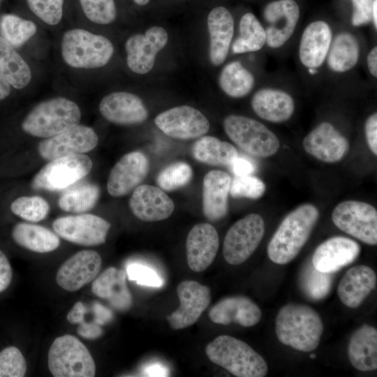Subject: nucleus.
Masks as SVG:
<instances>
[{
	"instance_id": "0eeeda50",
	"label": "nucleus",
	"mask_w": 377,
	"mask_h": 377,
	"mask_svg": "<svg viewBox=\"0 0 377 377\" xmlns=\"http://www.w3.org/2000/svg\"><path fill=\"white\" fill-rule=\"evenodd\" d=\"M223 128L230 139L251 155L266 158L275 154L279 149L276 135L253 119L231 114L224 119Z\"/></svg>"
},
{
	"instance_id": "423d86ee",
	"label": "nucleus",
	"mask_w": 377,
	"mask_h": 377,
	"mask_svg": "<svg viewBox=\"0 0 377 377\" xmlns=\"http://www.w3.org/2000/svg\"><path fill=\"white\" fill-rule=\"evenodd\" d=\"M48 368L54 377H93L94 360L87 347L76 337L66 334L52 343L47 358Z\"/></svg>"
},
{
	"instance_id": "13d9d810",
	"label": "nucleus",
	"mask_w": 377,
	"mask_h": 377,
	"mask_svg": "<svg viewBox=\"0 0 377 377\" xmlns=\"http://www.w3.org/2000/svg\"><path fill=\"white\" fill-rule=\"evenodd\" d=\"M367 66L370 73L377 77V47H373L367 55Z\"/></svg>"
},
{
	"instance_id": "f3484780",
	"label": "nucleus",
	"mask_w": 377,
	"mask_h": 377,
	"mask_svg": "<svg viewBox=\"0 0 377 377\" xmlns=\"http://www.w3.org/2000/svg\"><path fill=\"white\" fill-rule=\"evenodd\" d=\"M101 265V257L96 251H80L61 265L57 273L56 281L67 291H77L96 277Z\"/></svg>"
},
{
	"instance_id": "603ef678",
	"label": "nucleus",
	"mask_w": 377,
	"mask_h": 377,
	"mask_svg": "<svg viewBox=\"0 0 377 377\" xmlns=\"http://www.w3.org/2000/svg\"><path fill=\"white\" fill-rule=\"evenodd\" d=\"M12 276L13 272L9 260L4 253L0 250V293L9 286Z\"/></svg>"
},
{
	"instance_id": "72a5a7b5",
	"label": "nucleus",
	"mask_w": 377,
	"mask_h": 377,
	"mask_svg": "<svg viewBox=\"0 0 377 377\" xmlns=\"http://www.w3.org/2000/svg\"><path fill=\"white\" fill-rule=\"evenodd\" d=\"M193 155L198 161L207 165L229 167L238 156V152L228 142L213 136H203L195 142Z\"/></svg>"
},
{
	"instance_id": "9b49d317",
	"label": "nucleus",
	"mask_w": 377,
	"mask_h": 377,
	"mask_svg": "<svg viewBox=\"0 0 377 377\" xmlns=\"http://www.w3.org/2000/svg\"><path fill=\"white\" fill-rule=\"evenodd\" d=\"M52 227L61 238L72 243L91 246L104 244L110 224L103 218L83 214L59 217Z\"/></svg>"
},
{
	"instance_id": "c85d7f7f",
	"label": "nucleus",
	"mask_w": 377,
	"mask_h": 377,
	"mask_svg": "<svg viewBox=\"0 0 377 377\" xmlns=\"http://www.w3.org/2000/svg\"><path fill=\"white\" fill-rule=\"evenodd\" d=\"M251 106L258 117L273 123L288 120L295 110V102L288 93L272 88L256 91L252 98Z\"/></svg>"
},
{
	"instance_id": "5701e85b",
	"label": "nucleus",
	"mask_w": 377,
	"mask_h": 377,
	"mask_svg": "<svg viewBox=\"0 0 377 377\" xmlns=\"http://www.w3.org/2000/svg\"><path fill=\"white\" fill-rule=\"evenodd\" d=\"M129 207L138 219L149 222L168 219L175 209L172 199L161 188L147 184L134 189Z\"/></svg>"
},
{
	"instance_id": "79ce46f5",
	"label": "nucleus",
	"mask_w": 377,
	"mask_h": 377,
	"mask_svg": "<svg viewBox=\"0 0 377 377\" xmlns=\"http://www.w3.org/2000/svg\"><path fill=\"white\" fill-rule=\"evenodd\" d=\"M193 171L184 162H176L163 170L158 175L156 182L160 188L171 191L187 184L191 179Z\"/></svg>"
},
{
	"instance_id": "0e129e2a",
	"label": "nucleus",
	"mask_w": 377,
	"mask_h": 377,
	"mask_svg": "<svg viewBox=\"0 0 377 377\" xmlns=\"http://www.w3.org/2000/svg\"><path fill=\"white\" fill-rule=\"evenodd\" d=\"M310 357H311V359H315V358H316V355H315V354H311V355H310Z\"/></svg>"
},
{
	"instance_id": "e2e57ef3",
	"label": "nucleus",
	"mask_w": 377,
	"mask_h": 377,
	"mask_svg": "<svg viewBox=\"0 0 377 377\" xmlns=\"http://www.w3.org/2000/svg\"><path fill=\"white\" fill-rule=\"evenodd\" d=\"M309 73L313 75L317 73V70L316 68H309Z\"/></svg>"
},
{
	"instance_id": "5fc2aeb1",
	"label": "nucleus",
	"mask_w": 377,
	"mask_h": 377,
	"mask_svg": "<svg viewBox=\"0 0 377 377\" xmlns=\"http://www.w3.org/2000/svg\"><path fill=\"white\" fill-rule=\"evenodd\" d=\"M87 309L81 302H76L67 314V320L71 324H80L84 320Z\"/></svg>"
},
{
	"instance_id": "aec40b11",
	"label": "nucleus",
	"mask_w": 377,
	"mask_h": 377,
	"mask_svg": "<svg viewBox=\"0 0 377 377\" xmlns=\"http://www.w3.org/2000/svg\"><path fill=\"white\" fill-rule=\"evenodd\" d=\"M360 252V246L355 241L346 237H333L316 248L311 263L319 271L333 274L351 264Z\"/></svg>"
},
{
	"instance_id": "ea45409f",
	"label": "nucleus",
	"mask_w": 377,
	"mask_h": 377,
	"mask_svg": "<svg viewBox=\"0 0 377 377\" xmlns=\"http://www.w3.org/2000/svg\"><path fill=\"white\" fill-rule=\"evenodd\" d=\"M332 281V273L319 271L312 263L303 268L300 279L303 293L313 301L321 300L330 293Z\"/></svg>"
},
{
	"instance_id": "f257e3e1",
	"label": "nucleus",
	"mask_w": 377,
	"mask_h": 377,
	"mask_svg": "<svg viewBox=\"0 0 377 377\" xmlns=\"http://www.w3.org/2000/svg\"><path fill=\"white\" fill-rule=\"evenodd\" d=\"M318 219V209L309 203L301 205L290 212L268 244L269 258L279 265L292 261L308 241Z\"/></svg>"
},
{
	"instance_id": "7ed1b4c3",
	"label": "nucleus",
	"mask_w": 377,
	"mask_h": 377,
	"mask_svg": "<svg viewBox=\"0 0 377 377\" xmlns=\"http://www.w3.org/2000/svg\"><path fill=\"white\" fill-rule=\"evenodd\" d=\"M207 357L237 377H264L267 365L263 357L244 341L220 335L205 347Z\"/></svg>"
},
{
	"instance_id": "bf43d9fd",
	"label": "nucleus",
	"mask_w": 377,
	"mask_h": 377,
	"mask_svg": "<svg viewBox=\"0 0 377 377\" xmlns=\"http://www.w3.org/2000/svg\"><path fill=\"white\" fill-rule=\"evenodd\" d=\"M11 86L0 72V101L6 98L10 94Z\"/></svg>"
},
{
	"instance_id": "052dcab7",
	"label": "nucleus",
	"mask_w": 377,
	"mask_h": 377,
	"mask_svg": "<svg viewBox=\"0 0 377 377\" xmlns=\"http://www.w3.org/2000/svg\"><path fill=\"white\" fill-rule=\"evenodd\" d=\"M377 0L374 1L373 11H372V20L375 26L377 28Z\"/></svg>"
},
{
	"instance_id": "9d476101",
	"label": "nucleus",
	"mask_w": 377,
	"mask_h": 377,
	"mask_svg": "<svg viewBox=\"0 0 377 377\" xmlns=\"http://www.w3.org/2000/svg\"><path fill=\"white\" fill-rule=\"evenodd\" d=\"M334 224L341 230L369 244H377V211L371 205L357 200L338 204L332 213Z\"/></svg>"
},
{
	"instance_id": "8fccbe9b",
	"label": "nucleus",
	"mask_w": 377,
	"mask_h": 377,
	"mask_svg": "<svg viewBox=\"0 0 377 377\" xmlns=\"http://www.w3.org/2000/svg\"><path fill=\"white\" fill-rule=\"evenodd\" d=\"M235 176L251 175L256 170V164L250 158L239 155L232 161L229 166Z\"/></svg>"
},
{
	"instance_id": "7c9ffc66",
	"label": "nucleus",
	"mask_w": 377,
	"mask_h": 377,
	"mask_svg": "<svg viewBox=\"0 0 377 377\" xmlns=\"http://www.w3.org/2000/svg\"><path fill=\"white\" fill-rule=\"evenodd\" d=\"M348 356L357 370L369 371L377 368V330L364 325L351 336L348 346Z\"/></svg>"
},
{
	"instance_id": "de8ad7c7",
	"label": "nucleus",
	"mask_w": 377,
	"mask_h": 377,
	"mask_svg": "<svg viewBox=\"0 0 377 377\" xmlns=\"http://www.w3.org/2000/svg\"><path fill=\"white\" fill-rule=\"evenodd\" d=\"M126 274L129 280L142 286L160 287L163 285L162 279L154 269L140 263L129 264Z\"/></svg>"
},
{
	"instance_id": "ddd939ff",
	"label": "nucleus",
	"mask_w": 377,
	"mask_h": 377,
	"mask_svg": "<svg viewBox=\"0 0 377 377\" xmlns=\"http://www.w3.org/2000/svg\"><path fill=\"white\" fill-rule=\"evenodd\" d=\"M154 122L168 136L181 140L201 137L209 128L207 117L198 110L188 105L165 110L155 118Z\"/></svg>"
},
{
	"instance_id": "4d7b16f0",
	"label": "nucleus",
	"mask_w": 377,
	"mask_h": 377,
	"mask_svg": "<svg viewBox=\"0 0 377 377\" xmlns=\"http://www.w3.org/2000/svg\"><path fill=\"white\" fill-rule=\"evenodd\" d=\"M145 376H168L167 369L160 364L148 365L144 369Z\"/></svg>"
},
{
	"instance_id": "09e8293b",
	"label": "nucleus",
	"mask_w": 377,
	"mask_h": 377,
	"mask_svg": "<svg viewBox=\"0 0 377 377\" xmlns=\"http://www.w3.org/2000/svg\"><path fill=\"white\" fill-rule=\"evenodd\" d=\"M374 0H352L353 13L351 22L358 27L367 24L372 20V11Z\"/></svg>"
},
{
	"instance_id": "680f3d73",
	"label": "nucleus",
	"mask_w": 377,
	"mask_h": 377,
	"mask_svg": "<svg viewBox=\"0 0 377 377\" xmlns=\"http://www.w3.org/2000/svg\"><path fill=\"white\" fill-rule=\"evenodd\" d=\"M133 1L139 6H145L147 4L150 0H133Z\"/></svg>"
},
{
	"instance_id": "e433bc0d",
	"label": "nucleus",
	"mask_w": 377,
	"mask_h": 377,
	"mask_svg": "<svg viewBox=\"0 0 377 377\" xmlns=\"http://www.w3.org/2000/svg\"><path fill=\"white\" fill-rule=\"evenodd\" d=\"M219 85L228 96L241 98L247 95L254 84L252 73L237 61L226 64L219 76Z\"/></svg>"
},
{
	"instance_id": "412c9836",
	"label": "nucleus",
	"mask_w": 377,
	"mask_h": 377,
	"mask_svg": "<svg viewBox=\"0 0 377 377\" xmlns=\"http://www.w3.org/2000/svg\"><path fill=\"white\" fill-rule=\"evenodd\" d=\"M219 246L216 230L209 223L194 226L186 242V259L189 268L195 272L205 270L214 261Z\"/></svg>"
},
{
	"instance_id": "f704fd0d",
	"label": "nucleus",
	"mask_w": 377,
	"mask_h": 377,
	"mask_svg": "<svg viewBox=\"0 0 377 377\" xmlns=\"http://www.w3.org/2000/svg\"><path fill=\"white\" fill-rule=\"evenodd\" d=\"M359 54L357 38L348 32L340 33L330 45L326 57L327 65L334 72L348 71L356 65Z\"/></svg>"
},
{
	"instance_id": "6e6d98bb",
	"label": "nucleus",
	"mask_w": 377,
	"mask_h": 377,
	"mask_svg": "<svg viewBox=\"0 0 377 377\" xmlns=\"http://www.w3.org/2000/svg\"><path fill=\"white\" fill-rule=\"evenodd\" d=\"M93 311L95 315L94 322L99 325H104L109 322L112 317V312L98 303H95L94 304Z\"/></svg>"
},
{
	"instance_id": "c03bdc74",
	"label": "nucleus",
	"mask_w": 377,
	"mask_h": 377,
	"mask_svg": "<svg viewBox=\"0 0 377 377\" xmlns=\"http://www.w3.org/2000/svg\"><path fill=\"white\" fill-rule=\"evenodd\" d=\"M266 186L259 178L251 175L235 176L231 181L230 194L233 198L258 199L265 193Z\"/></svg>"
},
{
	"instance_id": "dca6fc26",
	"label": "nucleus",
	"mask_w": 377,
	"mask_h": 377,
	"mask_svg": "<svg viewBox=\"0 0 377 377\" xmlns=\"http://www.w3.org/2000/svg\"><path fill=\"white\" fill-rule=\"evenodd\" d=\"M300 15L299 6L294 0H276L269 3L263 10L267 24L265 29L267 45L278 48L285 44L293 34Z\"/></svg>"
},
{
	"instance_id": "864d4df0",
	"label": "nucleus",
	"mask_w": 377,
	"mask_h": 377,
	"mask_svg": "<svg viewBox=\"0 0 377 377\" xmlns=\"http://www.w3.org/2000/svg\"><path fill=\"white\" fill-rule=\"evenodd\" d=\"M77 331L81 337L87 339H96L103 333L101 325L95 322L85 323L84 320L80 323Z\"/></svg>"
},
{
	"instance_id": "473e14b6",
	"label": "nucleus",
	"mask_w": 377,
	"mask_h": 377,
	"mask_svg": "<svg viewBox=\"0 0 377 377\" xmlns=\"http://www.w3.org/2000/svg\"><path fill=\"white\" fill-rule=\"evenodd\" d=\"M0 72L11 87L25 88L31 82L32 73L26 61L4 38L0 36Z\"/></svg>"
},
{
	"instance_id": "f8f14e48",
	"label": "nucleus",
	"mask_w": 377,
	"mask_h": 377,
	"mask_svg": "<svg viewBox=\"0 0 377 377\" xmlns=\"http://www.w3.org/2000/svg\"><path fill=\"white\" fill-rule=\"evenodd\" d=\"M98 142V137L92 128L77 124L40 142L38 152L43 159L51 161L89 152L97 146Z\"/></svg>"
},
{
	"instance_id": "6ab92c4d",
	"label": "nucleus",
	"mask_w": 377,
	"mask_h": 377,
	"mask_svg": "<svg viewBox=\"0 0 377 377\" xmlns=\"http://www.w3.org/2000/svg\"><path fill=\"white\" fill-rule=\"evenodd\" d=\"M304 150L325 163L340 161L348 153L349 143L334 126L323 122L313 129L303 140Z\"/></svg>"
},
{
	"instance_id": "4c0bfd02",
	"label": "nucleus",
	"mask_w": 377,
	"mask_h": 377,
	"mask_svg": "<svg viewBox=\"0 0 377 377\" xmlns=\"http://www.w3.org/2000/svg\"><path fill=\"white\" fill-rule=\"evenodd\" d=\"M239 29V36L232 46L234 53L258 51L266 43L265 29L253 14L247 13L243 15Z\"/></svg>"
},
{
	"instance_id": "49530a36",
	"label": "nucleus",
	"mask_w": 377,
	"mask_h": 377,
	"mask_svg": "<svg viewBox=\"0 0 377 377\" xmlns=\"http://www.w3.org/2000/svg\"><path fill=\"white\" fill-rule=\"evenodd\" d=\"M33 13L45 24L56 25L63 17L64 0H27Z\"/></svg>"
},
{
	"instance_id": "3c124183",
	"label": "nucleus",
	"mask_w": 377,
	"mask_h": 377,
	"mask_svg": "<svg viewBox=\"0 0 377 377\" xmlns=\"http://www.w3.org/2000/svg\"><path fill=\"white\" fill-rule=\"evenodd\" d=\"M366 140L370 149L375 155L377 154V114L370 115L365 122Z\"/></svg>"
},
{
	"instance_id": "c9c22d12",
	"label": "nucleus",
	"mask_w": 377,
	"mask_h": 377,
	"mask_svg": "<svg viewBox=\"0 0 377 377\" xmlns=\"http://www.w3.org/2000/svg\"><path fill=\"white\" fill-rule=\"evenodd\" d=\"M99 195V187L94 184L82 182L73 184L59 196L58 205L65 212L84 213L94 208Z\"/></svg>"
},
{
	"instance_id": "cd10ccee",
	"label": "nucleus",
	"mask_w": 377,
	"mask_h": 377,
	"mask_svg": "<svg viewBox=\"0 0 377 377\" xmlns=\"http://www.w3.org/2000/svg\"><path fill=\"white\" fill-rule=\"evenodd\" d=\"M209 33V58L214 66L226 59L234 33V20L230 11L223 6L214 8L207 17Z\"/></svg>"
},
{
	"instance_id": "2f4dec72",
	"label": "nucleus",
	"mask_w": 377,
	"mask_h": 377,
	"mask_svg": "<svg viewBox=\"0 0 377 377\" xmlns=\"http://www.w3.org/2000/svg\"><path fill=\"white\" fill-rule=\"evenodd\" d=\"M13 241L20 246L37 253H48L57 249L60 240L47 228L35 224L18 223L12 229Z\"/></svg>"
},
{
	"instance_id": "37998d69",
	"label": "nucleus",
	"mask_w": 377,
	"mask_h": 377,
	"mask_svg": "<svg viewBox=\"0 0 377 377\" xmlns=\"http://www.w3.org/2000/svg\"><path fill=\"white\" fill-rule=\"evenodd\" d=\"M84 15L92 22L108 24L117 17L114 0H79Z\"/></svg>"
},
{
	"instance_id": "6e6552de",
	"label": "nucleus",
	"mask_w": 377,
	"mask_h": 377,
	"mask_svg": "<svg viewBox=\"0 0 377 377\" xmlns=\"http://www.w3.org/2000/svg\"><path fill=\"white\" fill-rule=\"evenodd\" d=\"M92 166L91 159L83 154L59 157L43 167L34 177L31 186L36 190H64L87 176Z\"/></svg>"
},
{
	"instance_id": "39448f33",
	"label": "nucleus",
	"mask_w": 377,
	"mask_h": 377,
	"mask_svg": "<svg viewBox=\"0 0 377 377\" xmlns=\"http://www.w3.org/2000/svg\"><path fill=\"white\" fill-rule=\"evenodd\" d=\"M114 53L106 37L80 28L66 31L61 38V54L65 64L74 68L93 69L105 66Z\"/></svg>"
},
{
	"instance_id": "58836bf2",
	"label": "nucleus",
	"mask_w": 377,
	"mask_h": 377,
	"mask_svg": "<svg viewBox=\"0 0 377 377\" xmlns=\"http://www.w3.org/2000/svg\"><path fill=\"white\" fill-rule=\"evenodd\" d=\"M37 31V27L31 20L13 14H6L0 18L1 36L14 47L27 43Z\"/></svg>"
},
{
	"instance_id": "20e7f679",
	"label": "nucleus",
	"mask_w": 377,
	"mask_h": 377,
	"mask_svg": "<svg viewBox=\"0 0 377 377\" xmlns=\"http://www.w3.org/2000/svg\"><path fill=\"white\" fill-rule=\"evenodd\" d=\"M81 110L76 103L55 97L36 105L24 117L21 128L30 135L47 138L80 124Z\"/></svg>"
},
{
	"instance_id": "1a4fd4ad",
	"label": "nucleus",
	"mask_w": 377,
	"mask_h": 377,
	"mask_svg": "<svg viewBox=\"0 0 377 377\" xmlns=\"http://www.w3.org/2000/svg\"><path fill=\"white\" fill-rule=\"evenodd\" d=\"M265 233V223L258 214H250L235 222L223 241L226 261L233 265L245 262L256 251Z\"/></svg>"
},
{
	"instance_id": "a19ab883",
	"label": "nucleus",
	"mask_w": 377,
	"mask_h": 377,
	"mask_svg": "<svg viewBox=\"0 0 377 377\" xmlns=\"http://www.w3.org/2000/svg\"><path fill=\"white\" fill-rule=\"evenodd\" d=\"M10 209L13 214L24 220L38 222L46 218L50 206L40 196H20L11 202Z\"/></svg>"
},
{
	"instance_id": "4468645a",
	"label": "nucleus",
	"mask_w": 377,
	"mask_h": 377,
	"mask_svg": "<svg viewBox=\"0 0 377 377\" xmlns=\"http://www.w3.org/2000/svg\"><path fill=\"white\" fill-rule=\"evenodd\" d=\"M177 293L179 306L166 319L173 330H181L193 325L200 318L210 303L211 293L206 286L185 280L177 286Z\"/></svg>"
},
{
	"instance_id": "a18cd8bd",
	"label": "nucleus",
	"mask_w": 377,
	"mask_h": 377,
	"mask_svg": "<svg viewBox=\"0 0 377 377\" xmlns=\"http://www.w3.org/2000/svg\"><path fill=\"white\" fill-rule=\"evenodd\" d=\"M26 371L25 359L17 348L10 346L0 352V377H22Z\"/></svg>"
},
{
	"instance_id": "393cba45",
	"label": "nucleus",
	"mask_w": 377,
	"mask_h": 377,
	"mask_svg": "<svg viewBox=\"0 0 377 377\" xmlns=\"http://www.w3.org/2000/svg\"><path fill=\"white\" fill-rule=\"evenodd\" d=\"M231 181L230 175L221 170H211L205 176L202 207L208 220L219 221L227 214Z\"/></svg>"
},
{
	"instance_id": "a211bd4d",
	"label": "nucleus",
	"mask_w": 377,
	"mask_h": 377,
	"mask_svg": "<svg viewBox=\"0 0 377 377\" xmlns=\"http://www.w3.org/2000/svg\"><path fill=\"white\" fill-rule=\"evenodd\" d=\"M149 161L145 154L132 151L123 156L108 176L107 190L113 197H121L134 190L145 178Z\"/></svg>"
},
{
	"instance_id": "2eb2a0df",
	"label": "nucleus",
	"mask_w": 377,
	"mask_h": 377,
	"mask_svg": "<svg viewBox=\"0 0 377 377\" xmlns=\"http://www.w3.org/2000/svg\"><path fill=\"white\" fill-rule=\"evenodd\" d=\"M168 42L166 31L158 26L147 30L145 34H137L130 36L125 44L126 62L131 71L145 74L154 66L157 53Z\"/></svg>"
},
{
	"instance_id": "b1692460",
	"label": "nucleus",
	"mask_w": 377,
	"mask_h": 377,
	"mask_svg": "<svg viewBox=\"0 0 377 377\" xmlns=\"http://www.w3.org/2000/svg\"><path fill=\"white\" fill-rule=\"evenodd\" d=\"M209 319L221 325L238 324L252 327L259 323L262 312L259 306L244 296H232L222 299L209 311Z\"/></svg>"
},
{
	"instance_id": "69168bd1",
	"label": "nucleus",
	"mask_w": 377,
	"mask_h": 377,
	"mask_svg": "<svg viewBox=\"0 0 377 377\" xmlns=\"http://www.w3.org/2000/svg\"><path fill=\"white\" fill-rule=\"evenodd\" d=\"M1 0H0V3H1Z\"/></svg>"
},
{
	"instance_id": "4be33fe9",
	"label": "nucleus",
	"mask_w": 377,
	"mask_h": 377,
	"mask_svg": "<svg viewBox=\"0 0 377 377\" xmlns=\"http://www.w3.org/2000/svg\"><path fill=\"white\" fill-rule=\"evenodd\" d=\"M101 115L108 121L119 125H132L146 120L148 112L141 98L126 92L110 93L99 104Z\"/></svg>"
},
{
	"instance_id": "c756f323",
	"label": "nucleus",
	"mask_w": 377,
	"mask_h": 377,
	"mask_svg": "<svg viewBox=\"0 0 377 377\" xmlns=\"http://www.w3.org/2000/svg\"><path fill=\"white\" fill-rule=\"evenodd\" d=\"M92 293L106 299L114 309L127 310L132 304V296L126 285V273L114 267L107 268L92 283Z\"/></svg>"
},
{
	"instance_id": "f03ea898",
	"label": "nucleus",
	"mask_w": 377,
	"mask_h": 377,
	"mask_svg": "<svg viewBox=\"0 0 377 377\" xmlns=\"http://www.w3.org/2000/svg\"><path fill=\"white\" fill-rule=\"evenodd\" d=\"M275 332L283 344L300 351L311 352L320 343L323 323L319 314L311 307L291 303L279 311Z\"/></svg>"
},
{
	"instance_id": "a878e982",
	"label": "nucleus",
	"mask_w": 377,
	"mask_h": 377,
	"mask_svg": "<svg viewBox=\"0 0 377 377\" xmlns=\"http://www.w3.org/2000/svg\"><path fill=\"white\" fill-rule=\"evenodd\" d=\"M332 43V31L324 21L310 23L304 30L300 43L299 57L308 68L320 67L325 60Z\"/></svg>"
},
{
	"instance_id": "bb28decb",
	"label": "nucleus",
	"mask_w": 377,
	"mask_h": 377,
	"mask_svg": "<svg viewBox=\"0 0 377 377\" xmlns=\"http://www.w3.org/2000/svg\"><path fill=\"white\" fill-rule=\"evenodd\" d=\"M375 272L366 265L349 269L341 278L337 294L341 302L349 308L358 307L376 288Z\"/></svg>"
}]
</instances>
